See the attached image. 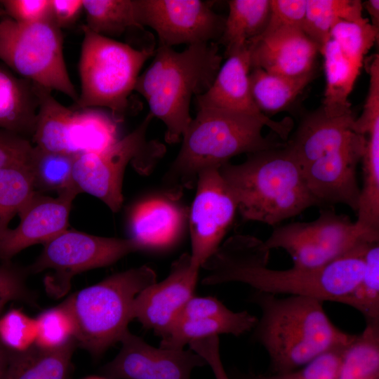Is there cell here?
<instances>
[{"label": "cell", "instance_id": "obj_1", "mask_svg": "<svg viewBox=\"0 0 379 379\" xmlns=\"http://www.w3.org/2000/svg\"><path fill=\"white\" fill-rule=\"evenodd\" d=\"M363 243L332 262L317 268L267 267L270 251L249 235L226 240L201 266L204 285L229 282L247 284L255 291L272 295H302L343 303L359 282L368 244Z\"/></svg>", "mask_w": 379, "mask_h": 379}, {"label": "cell", "instance_id": "obj_2", "mask_svg": "<svg viewBox=\"0 0 379 379\" xmlns=\"http://www.w3.org/2000/svg\"><path fill=\"white\" fill-rule=\"evenodd\" d=\"M293 121L264 119L253 115L217 108H198L182 138L180 149L165 174V195L178 200L183 190L196 185L198 175L219 168L241 154L285 146Z\"/></svg>", "mask_w": 379, "mask_h": 379}, {"label": "cell", "instance_id": "obj_3", "mask_svg": "<svg viewBox=\"0 0 379 379\" xmlns=\"http://www.w3.org/2000/svg\"><path fill=\"white\" fill-rule=\"evenodd\" d=\"M252 301L261 315L253 329L274 374L292 372L328 350L345 346L354 335L338 328L317 298L255 291Z\"/></svg>", "mask_w": 379, "mask_h": 379}, {"label": "cell", "instance_id": "obj_4", "mask_svg": "<svg viewBox=\"0 0 379 379\" xmlns=\"http://www.w3.org/2000/svg\"><path fill=\"white\" fill-rule=\"evenodd\" d=\"M219 172L246 220L274 226L310 207L320 206L287 142L248 154L239 164L227 162Z\"/></svg>", "mask_w": 379, "mask_h": 379}, {"label": "cell", "instance_id": "obj_5", "mask_svg": "<svg viewBox=\"0 0 379 379\" xmlns=\"http://www.w3.org/2000/svg\"><path fill=\"white\" fill-rule=\"evenodd\" d=\"M219 50L217 42L190 45L180 52L158 46L150 66L139 75L135 91L146 100L149 114L165 124L166 142H179L187 128L192 98L210 88L221 67Z\"/></svg>", "mask_w": 379, "mask_h": 379}, {"label": "cell", "instance_id": "obj_6", "mask_svg": "<svg viewBox=\"0 0 379 379\" xmlns=\"http://www.w3.org/2000/svg\"><path fill=\"white\" fill-rule=\"evenodd\" d=\"M157 281V274L142 265L114 274L74 293L64 303L76 325L77 345L94 357L120 342L133 320L135 297Z\"/></svg>", "mask_w": 379, "mask_h": 379}, {"label": "cell", "instance_id": "obj_7", "mask_svg": "<svg viewBox=\"0 0 379 379\" xmlns=\"http://www.w3.org/2000/svg\"><path fill=\"white\" fill-rule=\"evenodd\" d=\"M82 31L77 106L80 109L106 107L117 122L121 121L140 71L154 55V44L138 49L98 34L85 25Z\"/></svg>", "mask_w": 379, "mask_h": 379}, {"label": "cell", "instance_id": "obj_8", "mask_svg": "<svg viewBox=\"0 0 379 379\" xmlns=\"http://www.w3.org/2000/svg\"><path fill=\"white\" fill-rule=\"evenodd\" d=\"M0 60L21 78L78 99L65 61L61 29L53 20L30 24L0 20Z\"/></svg>", "mask_w": 379, "mask_h": 379}, {"label": "cell", "instance_id": "obj_9", "mask_svg": "<svg viewBox=\"0 0 379 379\" xmlns=\"http://www.w3.org/2000/svg\"><path fill=\"white\" fill-rule=\"evenodd\" d=\"M152 119L149 113L133 131L104 152L75 156L72 178L81 192L99 199L113 212L120 209L127 165L131 162L138 171L147 173L165 153L164 145L147 139Z\"/></svg>", "mask_w": 379, "mask_h": 379}, {"label": "cell", "instance_id": "obj_10", "mask_svg": "<svg viewBox=\"0 0 379 379\" xmlns=\"http://www.w3.org/2000/svg\"><path fill=\"white\" fill-rule=\"evenodd\" d=\"M378 241L379 235L366 230L349 216L325 209L313 221L274 228L263 244L269 251H286L293 267L312 269L332 262L361 244Z\"/></svg>", "mask_w": 379, "mask_h": 379}, {"label": "cell", "instance_id": "obj_11", "mask_svg": "<svg viewBox=\"0 0 379 379\" xmlns=\"http://www.w3.org/2000/svg\"><path fill=\"white\" fill-rule=\"evenodd\" d=\"M140 250L139 244L130 238L98 237L67 229L44 244L41 254L27 269L29 273L53 270V275L45 278L46 290L60 298L69 291L75 274L110 265Z\"/></svg>", "mask_w": 379, "mask_h": 379}, {"label": "cell", "instance_id": "obj_12", "mask_svg": "<svg viewBox=\"0 0 379 379\" xmlns=\"http://www.w3.org/2000/svg\"><path fill=\"white\" fill-rule=\"evenodd\" d=\"M379 31L371 22L342 21L331 30L320 48L326 77L321 106L328 116L352 113L349 98L365 62V56L378 42Z\"/></svg>", "mask_w": 379, "mask_h": 379}, {"label": "cell", "instance_id": "obj_13", "mask_svg": "<svg viewBox=\"0 0 379 379\" xmlns=\"http://www.w3.org/2000/svg\"><path fill=\"white\" fill-rule=\"evenodd\" d=\"M140 25L152 29L158 46L217 42L225 18L216 13L213 2L201 0H135Z\"/></svg>", "mask_w": 379, "mask_h": 379}, {"label": "cell", "instance_id": "obj_14", "mask_svg": "<svg viewBox=\"0 0 379 379\" xmlns=\"http://www.w3.org/2000/svg\"><path fill=\"white\" fill-rule=\"evenodd\" d=\"M188 211L193 266L201 268L216 251L237 211L236 201L219 168L201 171Z\"/></svg>", "mask_w": 379, "mask_h": 379}, {"label": "cell", "instance_id": "obj_15", "mask_svg": "<svg viewBox=\"0 0 379 379\" xmlns=\"http://www.w3.org/2000/svg\"><path fill=\"white\" fill-rule=\"evenodd\" d=\"M121 348L102 372L108 379H190L192 370L206 364L191 349L155 347L128 330Z\"/></svg>", "mask_w": 379, "mask_h": 379}, {"label": "cell", "instance_id": "obj_16", "mask_svg": "<svg viewBox=\"0 0 379 379\" xmlns=\"http://www.w3.org/2000/svg\"><path fill=\"white\" fill-rule=\"evenodd\" d=\"M199 268L192 265L189 253L171 265L169 274L142 291L135 298L133 319L161 338L165 337L187 302L194 296Z\"/></svg>", "mask_w": 379, "mask_h": 379}, {"label": "cell", "instance_id": "obj_17", "mask_svg": "<svg viewBox=\"0 0 379 379\" xmlns=\"http://www.w3.org/2000/svg\"><path fill=\"white\" fill-rule=\"evenodd\" d=\"M365 144V136L358 133L345 145L302 168L307 185L320 206L341 204L357 213L360 188L356 168L363 157Z\"/></svg>", "mask_w": 379, "mask_h": 379}, {"label": "cell", "instance_id": "obj_18", "mask_svg": "<svg viewBox=\"0 0 379 379\" xmlns=\"http://www.w3.org/2000/svg\"><path fill=\"white\" fill-rule=\"evenodd\" d=\"M79 193L76 185L58 193L56 197L36 191L18 213V225L0 235V260L9 262L23 249L44 244L66 230L72 202Z\"/></svg>", "mask_w": 379, "mask_h": 379}, {"label": "cell", "instance_id": "obj_19", "mask_svg": "<svg viewBox=\"0 0 379 379\" xmlns=\"http://www.w3.org/2000/svg\"><path fill=\"white\" fill-rule=\"evenodd\" d=\"M257 319L247 311L230 310L215 298L193 296L161 338L159 347L184 349L192 341L220 334L239 336L252 330Z\"/></svg>", "mask_w": 379, "mask_h": 379}, {"label": "cell", "instance_id": "obj_20", "mask_svg": "<svg viewBox=\"0 0 379 379\" xmlns=\"http://www.w3.org/2000/svg\"><path fill=\"white\" fill-rule=\"evenodd\" d=\"M251 68L296 78L314 73L319 46L300 28L284 27L248 43Z\"/></svg>", "mask_w": 379, "mask_h": 379}, {"label": "cell", "instance_id": "obj_21", "mask_svg": "<svg viewBox=\"0 0 379 379\" xmlns=\"http://www.w3.org/2000/svg\"><path fill=\"white\" fill-rule=\"evenodd\" d=\"M164 194L138 202L128 219L130 239L141 249L163 248L174 244L182 233L188 211Z\"/></svg>", "mask_w": 379, "mask_h": 379}, {"label": "cell", "instance_id": "obj_22", "mask_svg": "<svg viewBox=\"0 0 379 379\" xmlns=\"http://www.w3.org/2000/svg\"><path fill=\"white\" fill-rule=\"evenodd\" d=\"M249 45L226 57L210 88L196 97L198 108H217L270 119L260 112L253 100L250 84Z\"/></svg>", "mask_w": 379, "mask_h": 379}, {"label": "cell", "instance_id": "obj_23", "mask_svg": "<svg viewBox=\"0 0 379 379\" xmlns=\"http://www.w3.org/2000/svg\"><path fill=\"white\" fill-rule=\"evenodd\" d=\"M355 119L352 113L328 116L321 107L305 116L287 142L301 168L351 141L358 133Z\"/></svg>", "mask_w": 379, "mask_h": 379}, {"label": "cell", "instance_id": "obj_24", "mask_svg": "<svg viewBox=\"0 0 379 379\" xmlns=\"http://www.w3.org/2000/svg\"><path fill=\"white\" fill-rule=\"evenodd\" d=\"M37 109L34 84L0 65V129L32 135Z\"/></svg>", "mask_w": 379, "mask_h": 379}, {"label": "cell", "instance_id": "obj_25", "mask_svg": "<svg viewBox=\"0 0 379 379\" xmlns=\"http://www.w3.org/2000/svg\"><path fill=\"white\" fill-rule=\"evenodd\" d=\"M77 346L72 339L53 350L34 345L24 352L8 350V379H70L72 357Z\"/></svg>", "mask_w": 379, "mask_h": 379}, {"label": "cell", "instance_id": "obj_26", "mask_svg": "<svg viewBox=\"0 0 379 379\" xmlns=\"http://www.w3.org/2000/svg\"><path fill=\"white\" fill-rule=\"evenodd\" d=\"M119 140L117 122L112 115L97 108L74 112L67 135L69 154L100 153Z\"/></svg>", "mask_w": 379, "mask_h": 379}, {"label": "cell", "instance_id": "obj_27", "mask_svg": "<svg viewBox=\"0 0 379 379\" xmlns=\"http://www.w3.org/2000/svg\"><path fill=\"white\" fill-rule=\"evenodd\" d=\"M223 32L217 41L225 47V57L248 45L265 30L270 0H230Z\"/></svg>", "mask_w": 379, "mask_h": 379}, {"label": "cell", "instance_id": "obj_28", "mask_svg": "<svg viewBox=\"0 0 379 379\" xmlns=\"http://www.w3.org/2000/svg\"><path fill=\"white\" fill-rule=\"evenodd\" d=\"M314 76V73L291 78L251 68L249 84L253 100L265 115L282 112L294 102Z\"/></svg>", "mask_w": 379, "mask_h": 379}, {"label": "cell", "instance_id": "obj_29", "mask_svg": "<svg viewBox=\"0 0 379 379\" xmlns=\"http://www.w3.org/2000/svg\"><path fill=\"white\" fill-rule=\"evenodd\" d=\"M34 86L38 100L32 135L36 147L45 151L69 154L67 135L74 111L56 100L51 91Z\"/></svg>", "mask_w": 379, "mask_h": 379}, {"label": "cell", "instance_id": "obj_30", "mask_svg": "<svg viewBox=\"0 0 379 379\" xmlns=\"http://www.w3.org/2000/svg\"><path fill=\"white\" fill-rule=\"evenodd\" d=\"M364 133L363 185L356 222L366 230L379 235V125L367 126Z\"/></svg>", "mask_w": 379, "mask_h": 379}, {"label": "cell", "instance_id": "obj_31", "mask_svg": "<svg viewBox=\"0 0 379 379\" xmlns=\"http://www.w3.org/2000/svg\"><path fill=\"white\" fill-rule=\"evenodd\" d=\"M361 3L359 0H307L302 31L320 49L338 23L369 22L362 15Z\"/></svg>", "mask_w": 379, "mask_h": 379}, {"label": "cell", "instance_id": "obj_32", "mask_svg": "<svg viewBox=\"0 0 379 379\" xmlns=\"http://www.w3.org/2000/svg\"><path fill=\"white\" fill-rule=\"evenodd\" d=\"M338 379H379V322L366 323L345 347Z\"/></svg>", "mask_w": 379, "mask_h": 379}, {"label": "cell", "instance_id": "obj_33", "mask_svg": "<svg viewBox=\"0 0 379 379\" xmlns=\"http://www.w3.org/2000/svg\"><path fill=\"white\" fill-rule=\"evenodd\" d=\"M86 25L93 32L111 38L131 28L142 29L135 0H83Z\"/></svg>", "mask_w": 379, "mask_h": 379}, {"label": "cell", "instance_id": "obj_34", "mask_svg": "<svg viewBox=\"0 0 379 379\" xmlns=\"http://www.w3.org/2000/svg\"><path fill=\"white\" fill-rule=\"evenodd\" d=\"M75 156L61 152L45 151L34 147L29 169L34 188L40 191L60 193L74 185L72 178Z\"/></svg>", "mask_w": 379, "mask_h": 379}, {"label": "cell", "instance_id": "obj_35", "mask_svg": "<svg viewBox=\"0 0 379 379\" xmlns=\"http://www.w3.org/2000/svg\"><path fill=\"white\" fill-rule=\"evenodd\" d=\"M35 192L29 166L0 167V235Z\"/></svg>", "mask_w": 379, "mask_h": 379}, {"label": "cell", "instance_id": "obj_36", "mask_svg": "<svg viewBox=\"0 0 379 379\" xmlns=\"http://www.w3.org/2000/svg\"><path fill=\"white\" fill-rule=\"evenodd\" d=\"M342 304L359 312L366 323L379 322V241L368 244L362 277Z\"/></svg>", "mask_w": 379, "mask_h": 379}, {"label": "cell", "instance_id": "obj_37", "mask_svg": "<svg viewBox=\"0 0 379 379\" xmlns=\"http://www.w3.org/2000/svg\"><path fill=\"white\" fill-rule=\"evenodd\" d=\"M35 319L37 335L34 345L39 348L56 349L75 339L74 319L64 302L43 311Z\"/></svg>", "mask_w": 379, "mask_h": 379}, {"label": "cell", "instance_id": "obj_38", "mask_svg": "<svg viewBox=\"0 0 379 379\" xmlns=\"http://www.w3.org/2000/svg\"><path fill=\"white\" fill-rule=\"evenodd\" d=\"M37 335L36 319L18 309L0 317V342L9 351L24 352L34 345Z\"/></svg>", "mask_w": 379, "mask_h": 379}, {"label": "cell", "instance_id": "obj_39", "mask_svg": "<svg viewBox=\"0 0 379 379\" xmlns=\"http://www.w3.org/2000/svg\"><path fill=\"white\" fill-rule=\"evenodd\" d=\"M347 345L323 352L302 367L286 374L291 379H338L343 353Z\"/></svg>", "mask_w": 379, "mask_h": 379}, {"label": "cell", "instance_id": "obj_40", "mask_svg": "<svg viewBox=\"0 0 379 379\" xmlns=\"http://www.w3.org/2000/svg\"><path fill=\"white\" fill-rule=\"evenodd\" d=\"M306 7L307 0H270L269 20L260 35L267 34L284 27L302 29Z\"/></svg>", "mask_w": 379, "mask_h": 379}, {"label": "cell", "instance_id": "obj_41", "mask_svg": "<svg viewBox=\"0 0 379 379\" xmlns=\"http://www.w3.org/2000/svg\"><path fill=\"white\" fill-rule=\"evenodd\" d=\"M29 272L9 262L0 265V299L20 300L34 304L35 295L28 289L26 278Z\"/></svg>", "mask_w": 379, "mask_h": 379}, {"label": "cell", "instance_id": "obj_42", "mask_svg": "<svg viewBox=\"0 0 379 379\" xmlns=\"http://www.w3.org/2000/svg\"><path fill=\"white\" fill-rule=\"evenodd\" d=\"M0 4L8 18L19 23L52 20L51 0H3Z\"/></svg>", "mask_w": 379, "mask_h": 379}, {"label": "cell", "instance_id": "obj_43", "mask_svg": "<svg viewBox=\"0 0 379 379\" xmlns=\"http://www.w3.org/2000/svg\"><path fill=\"white\" fill-rule=\"evenodd\" d=\"M33 147L26 138L0 129V167L29 166Z\"/></svg>", "mask_w": 379, "mask_h": 379}, {"label": "cell", "instance_id": "obj_44", "mask_svg": "<svg viewBox=\"0 0 379 379\" xmlns=\"http://www.w3.org/2000/svg\"><path fill=\"white\" fill-rule=\"evenodd\" d=\"M190 349L200 355L208 365L215 379H230L220 354L218 336H211L190 342Z\"/></svg>", "mask_w": 379, "mask_h": 379}, {"label": "cell", "instance_id": "obj_45", "mask_svg": "<svg viewBox=\"0 0 379 379\" xmlns=\"http://www.w3.org/2000/svg\"><path fill=\"white\" fill-rule=\"evenodd\" d=\"M51 17L60 27L74 24L84 11L83 0H51Z\"/></svg>", "mask_w": 379, "mask_h": 379}, {"label": "cell", "instance_id": "obj_46", "mask_svg": "<svg viewBox=\"0 0 379 379\" xmlns=\"http://www.w3.org/2000/svg\"><path fill=\"white\" fill-rule=\"evenodd\" d=\"M361 5L371 16V25L379 31V0H367Z\"/></svg>", "mask_w": 379, "mask_h": 379}, {"label": "cell", "instance_id": "obj_47", "mask_svg": "<svg viewBox=\"0 0 379 379\" xmlns=\"http://www.w3.org/2000/svg\"><path fill=\"white\" fill-rule=\"evenodd\" d=\"M9 351L0 342V379H8Z\"/></svg>", "mask_w": 379, "mask_h": 379}, {"label": "cell", "instance_id": "obj_48", "mask_svg": "<svg viewBox=\"0 0 379 379\" xmlns=\"http://www.w3.org/2000/svg\"><path fill=\"white\" fill-rule=\"evenodd\" d=\"M246 379H291L286 373L285 374H274L273 375L265 376V375H258V376H252L248 377Z\"/></svg>", "mask_w": 379, "mask_h": 379}, {"label": "cell", "instance_id": "obj_49", "mask_svg": "<svg viewBox=\"0 0 379 379\" xmlns=\"http://www.w3.org/2000/svg\"><path fill=\"white\" fill-rule=\"evenodd\" d=\"M9 302L7 300L5 299H0V317L1 316L2 311L4 308L5 305Z\"/></svg>", "mask_w": 379, "mask_h": 379}, {"label": "cell", "instance_id": "obj_50", "mask_svg": "<svg viewBox=\"0 0 379 379\" xmlns=\"http://www.w3.org/2000/svg\"><path fill=\"white\" fill-rule=\"evenodd\" d=\"M84 379H108V378H103V377H99V376H89V377L85 378Z\"/></svg>", "mask_w": 379, "mask_h": 379}, {"label": "cell", "instance_id": "obj_51", "mask_svg": "<svg viewBox=\"0 0 379 379\" xmlns=\"http://www.w3.org/2000/svg\"><path fill=\"white\" fill-rule=\"evenodd\" d=\"M1 10H3V9H2L1 6L0 4V12H1Z\"/></svg>", "mask_w": 379, "mask_h": 379}]
</instances>
